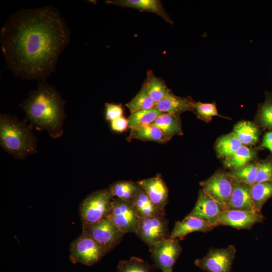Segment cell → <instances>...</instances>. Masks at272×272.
I'll list each match as a JSON object with an SVG mask.
<instances>
[{
	"instance_id": "obj_1",
	"label": "cell",
	"mask_w": 272,
	"mask_h": 272,
	"mask_svg": "<svg viewBox=\"0 0 272 272\" xmlns=\"http://www.w3.org/2000/svg\"><path fill=\"white\" fill-rule=\"evenodd\" d=\"M70 34L66 23L52 7L17 11L1 33L7 66L22 79L45 82L69 43Z\"/></svg>"
},
{
	"instance_id": "obj_34",
	"label": "cell",
	"mask_w": 272,
	"mask_h": 272,
	"mask_svg": "<svg viewBox=\"0 0 272 272\" xmlns=\"http://www.w3.org/2000/svg\"><path fill=\"white\" fill-rule=\"evenodd\" d=\"M272 181V158L258 163L256 183Z\"/></svg>"
},
{
	"instance_id": "obj_18",
	"label": "cell",
	"mask_w": 272,
	"mask_h": 272,
	"mask_svg": "<svg viewBox=\"0 0 272 272\" xmlns=\"http://www.w3.org/2000/svg\"><path fill=\"white\" fill-rule=\"evenodd\" d=\"M106 3L124 8H133L155 13L167 22L171 24L173 23L165 11L161 1L158 0H108L106 1Z\"/></svg>"
},
{
	"instance_id": "obj_14",
	"label": "cell",
	"mask_w": 272,
	"mask_h": 272,
	"mask_svg": "<svg viewBox=\"0 0 272 272\" xmlns=\"http://www.w3.org/2000/svg\"><path fill=\"white\" fill-rule=\"evenodd\" d=\"M137 183L154 204L164 209L168 200V189L161 175Z\"/></svg>"
},
{
	"instance_id": "obj_10",
	"label": "cell",
	"mask_w": 272,
	"mask_h": 272,
	"mask_svg": "<svg viewBox=\"0 0 272 272\" xmlns=\"http://www.w3.org/2000/svg\"><path fill=\"white\" fill-rule=\"evenodd\" d=\"M182 248L178 239H164L150 248L155 265L162 272L172 271Z\"/></svg>"
},
{
	"instance_id": "obj_13",
	"label": "cell",
	"mask_w": 272,
	"mask_h": 272,
	"mask_svg": "<svg viewBox=\"0 0 272 272\" xmlns=\"http://www.w3.org/2000/svg\"><path fill=\"white\" fill-rule=\"evenodd\" d=\"M224 210L218 202L200 189L196 203L188 216L199 219L216 227L218 226L219 217Z\"/></svg>"
},
{
	"instance_id": "obj_31",
	"label": "cell",
	"mask_w": 272,
	"mask_h": 272,
	"mask_svg": "<svg viewBox=\"0 0 272 272\" xmlns=\"http://www.w3.org/2000/svg\"><path fill=\"white\" fill-rule=\"evenodd\" d=\"M257 122L263 128L272 130V93L266 92L264 102L260 104L257 115Z\"/></svg>"
},
{
	"instance_id": "obj_8",
	"label": "cell",
	"mask_w": 272,
	"mask_h": 272,
	"mask_svg": "<svg viewBox=\"0 0 272 272\" xmlns=\"http://www.w3.org/2000/svg\"><path fill=\"white\" fill-rule=\"evenodd\" d=\"M202 190L224 209H228L233 189V179L229 173L216 172L208 179L200 183Z\"/></svg>"
},
{
	"instance_id": "obj_3",
	"label": "cell",
	"mask_w": 272,
	"mask_h": 272,
	"mask_svg": "<svg viewBox=\"0 0 272 272\" xmlns=\"http://www.w3.org/2000/svg\"><path fill=\"white\" fill-rule=\"evenodd\" d=\"M26 123L14 115H0L1 146L18 160L24 159L37 151L36 137Z\"/></svg>"
},
{
	"instance_id": "obj_32",
	"label": "cell",
	"mask_w": 272,
	"mask_h": 272,
	"mask_svg": "<svg viewBox=\"0 0 272 272\" xmlns=\"http://www.w3.org/2000/svg\"><path fill=\"white\" fill-rule=\"evenodd\" d=\"M116 272H151V269L149 264L143 259L131 257L128 260H120Z\"/></svg>"
},
{
	"instance_id": "obj_37",
	"label": "cell",
	"mask_w": 272,
	"mask_h": 272,
	"mask_svg": "<svg viewBox=\"0 0 272 272\" xmlns=\"http://www.w3.org/2000/svg\"><path fill=\"white\" fill-rule=\"evenodd\" d=\"M260 147L267 149L272 153V130L264 134Z\"/></svg>"
},
{
	"instance_id": "obj_20",
	"label": "cell",
	"mask_w": 272,
	"mask_h": 272,
	"mask_svg": "<svg viewBox=\"0 0 272 272\" xmlns=\"http://www.w3.org/2000/svg\"><path fill=\"white\" fill-rule=\"evenodd\" d=\"M151 124L159 128L170 140L183 134L180 116L162 113Z\"/></svg>"
},
{
	"instance_id": "obj_25",
	"label": "cell",
	"mask_w": 272,
	"mask_h": 272,
	"mask_svg": "<svg viewBox=\"0 0 272 272\" xmlns=\"http://www.w3.org/2000/svg\"><path fill=\"white\" fill-rule=\"evenodd\" d=\"M255 151L242 145L235 152L225 158L224 164L232 170L240 169L255 157Z\"/></svg>"
},
{
	"instance_id": "obj_4",
	"label": "cell",
	"mask_w": 272,
	"mask_h": 272,
	"mask_svg": "<svg viewBox=\"0 0 272 272\" xmlns=\"http://www.w3.org/2000/svg\"><path fill=\"white\" fill-rule=\"evenodd\" d=\"M113 198L109 187L93 192L85 198L80 206L82 226L107 218L111 210Z\"/></svg>"
},
{
	"instance_id": "obj_29",
	"label": "cell",
	"mask_w": 272,
	"mask_h": 272,
	"mask_svg": "<svg viewBox=\"0 0 272 272\" xmlns=\"http://www.w3.org/2000/svg\"><path fill=\"white\" fill-rule=\"evenodd\" d=\"M258 163H248L243 168L229 172L232 178L238 182L252 185L256 183Z\"/></svg>"
},
{
	"instance_id": "obj_24",
	"label": "cell",
	"mask_w": 272,
	"mask_h": 272,
	"mask_svg": "<svg viewBox=\"0 0 272 272\" xmlns=\"http://www.w3.org/2000/svg\"><path fill=\"white\" fill-rule=\"evenodd\" d=\"M114 198L131 201L138 193L141 187L137 182L132 181H118L109 187Z\"/></svg>"
},
{
	"instance_id": "obj_11",
	"label": "cell",
	"mask_w": 272,
	"mask_h": 272,
	"mask_svg": "<svg viewBox=\"0 0 272 272\" xmlns=\"http://www.w3.org/2000/svg\"><path fill=\"white\" fill-rule=\"evenodd\" d=\"M234 246L225 248H212L201 258L195 260V264L207 272H230L235 257Z\"/></svg>"
},
{
	"instance_id": "obj_38",
	"label": "cell",
	"mask_w": 272,
	"mask_h": 272,
	"mask_svg": "<svg viewBox=\"0 0 272 272\" xmlns=\"http://www.w3.org/2000/svg\"><path fill=\"white\" fill-rule=\"evenodd\" d=\"M165 272H172V271H165Z\"/></svg>"
},
{
	"instance_id": "obj_9",
	"label": "cell",
	"mask_w": 272,
	"mask_h": 272,
	"mask_svg": "<svg viewBox=\"0 0 272 272\" xmlns=\"http://www.w3.org/2000/svg\"><path fill=\"white\" fill-rule=\"evenodd\" d=\"M135 234L149 248L169 237L168 221L165 216L140 218Z\"/></svg>"
},
{
	"instance_id": "obj_6",
	"label": "cell",
	"mask_w": 272,
	"mask_h": 272,
	"mask_svg": "<svg viewBox=\"0 0 272 272\" xmlns=\"http://www.w3.org/2000/svg\"><path fill=\"white\" fill-rule=\"evenodd\" d=\"M107 218L124 233H135L140 217L132 201L113 198Z\"/></svg>"
},
{
	"instance_id": "obj_30",
	"label": "cell",
	"mask_w": 272,
	"mask_h": 272,
	"mask_svg": "<svg viewBox=\"0 0 272 272\" xmlns=\"http://www.w3.org/2000/svg\"><path fill=\"white\" fill-rule=\"evenodd\" d=\"M162 113L156 108L140 110L132 113L127 118L130 128L139 125L151 124L157 117Z\"/></svg>"
},
{
	"instance_id": "obj_19",
	"label": "cell",
	"mask_w": 272,
	"mask_h": 272,
	"mask_svg": "<svg viewBox=\"0 0 272 272\" xmlns=\"http://www.w3.org/2000/svg\"><path fill=\"white\" fill-rule=\"evenodd\" d=\"M128 140L152 141L165 143L170 140L157 126L152 124L142 125L130 128Z\"/></svg>"
},
{
	"instance_id": "obj_12",
	"label": "cell",
	"mask_w": 272,
	"mask_h": 272,
	"mask_svg": "<svg viewBox=\"0 0 272 272\" xmlns=\"http://www.w3.org/2000/svg\"><path fill=\"white\" fill-rule=\"evenodd\" d=\"M265 219L261 213L254 211L224 210L218 219V226H227L237 229H250Z\"/></svg>"
},
{
	"instance_id": "obj_35",
	"label": "cell",
	"mask_w": 272,
	"mask_h": 272,
	"mask_svg": "<svg viewBox=\"0 0 272 272\" xmlns=\"http://www.w3.org/2000/svg\"><path fill=\"white\" fill-rule=\"evenodd\" d=\"M105 117L107 121H112L122 116L123 109L121 104L106 103Z\"/></svg>"
},
{
	"instance_id": "obj_2",
	"label": "cell",
	"mask_w": 272,
	"mask_h": 272,
	"mask_svg": "<svg viewBox=\"0 0 272 272\" xmlns=\"http://www.w3.org/2000/svg\"><path fill=\"white\" fill-rule=\"evenodd\" d=\"M65 102L54 86L42 82L20 106L31 129L46 130L52 138L57 139L63 132Z\"/></svg>"
},
{
	"instance_id": "obj_16",
	"label": "cell",
	"mask_w": 272,
	"mask_h": 272,
	"mask_svg": "<svg viewBox=\"0 0 272 272\" xmlns=\"http://www.w3.org/2000/svg\"><path fill=\"white\" fill-rule=\"evenodd\" d=\"M215 227L195 217L187 216L181 221H176L169 238L183 239L188 234L193 232H207Z\"/></svg>"
},
{
	"instance_id": "obj_5",
	"label": "cell",
	"mask_w": 272,
	"mask_h": 272,
	"mask_svg": "<svg viewBox=\"0 0 272 272\" xmlns=\"http://www.w3.org/2000/svg\"><path fill=\"white\" fill-rule=\"evenodd\" d=\"M70 252L72 262L88 266L96 263L108 253L100 244L84 233L71 244Z\"/></svg>"
},
{
	"instance_id": "obj_22",
	"label": "cell",
	"mask_w": 272,
	"mask_h": 272,
	"mask_svg": "<svg viewBox=\"0 0 272 272\" xmlns=\"http://www.w3.org/2000/svg\"><path fill=\"white\" fill-rule=\"evenodd\" d=\"M233 132L242 144L247 146L253 145L256 143L260 135V131L256 124L247 121L237 123L234 127Z\"/></svg>"
},
{
	"instance_id": "obj_7",
	"label": "cell",
	"mask_w": 272,
	"mask_h": 272,
	"mask_svg": "<svg viewBox=\"0 0 272 272\" xmlns=\"http://www.w3.org/2000/svg\"><path fill=\"white\" fill-rule=\"evenodd\" d=\"M82 229L83 233L98 242L108 253L121 242L125 234L107 218L94 224L83 225Z\"/></svg>"
},
{
	"instance_id": "obj_36",
	"label": "cell",
	"mask_w": 272,
	"mask_h": 272,
	"mask_svg": "<svg viewBox=\"0 0 272 272\" xmlns=\"http://www.w3.org/2000/svg\"><path fill=\"white\" fill-rule=\"evenodd\" d=\"M110 127L112 131L121 132L129 127L127 119L122 116L110 121Z\"/></svg>"
},
{
	"instance_id": "obj_21",
	"label": "cell",
	"mask_w": 272,
	"mask_h": 272,
	"mask_svg": "<svg viewBox=\"0 0 272 272\" xmlns=\"http://www.w3.org/2000/svg\"><path fill=\"white\" fill-rule=\"evenodd\" d=\"M131 201L140 218L165 216L164 209L154 204L141 188Z\"/></svg>"
},
{
	"instance_id": "obj_15",
	"label": "cell",
	"mask_w": 272,
	"mask_h": 272,
	"mask_svg": "<svg viewBox=\"0 0 272 272\" xmlns=\"http://www.w3.org/2000/svg\"><path fill=\"white\" fill-rule=\"evenodd\" d=\"M195 103L191 97L177 96L171 90L164 99L156 104L154 108L162 113L180 116L184 112L193 111Z\"/></svg>"
},
{
	"instance_id": "obj_27",
	"label": "cell",
	"mask_w": 272,
	"mask_h": 272,
	"mask_svg": "<svg viewBox=\"0 0 272 272\" xmlns=\"http://www.w3.org/2000/svg\"><path fill=\"white\" fill-rule=\"evenodd\" d=\"M243 145L241 142L232 132L220 137L216 144L218 156L226 158L235 152Z\"/></svg>"
},
{
	"instance_id": "obj_23",
	"label": "cell",
	"mask_w": 272,
	"mask_h": 272,
	"mask_svg": "<svg viewBox=\"0 0 272 272\" xmlns=\"http://www.w3.org/2000/svg\"><path fill=\"white\" fill-rule=\"evenodd\" d=\"M145 83L150 96L156 104L164 99L171 91L164 80L156 76L152 71L147 72Z\"/></svg>"
},
{
	"instance_id": "obj_17",
	"label": "cell",
	"mask_w": 272,
	"mask_h": 272,
	"mask_svg": "<svg viewBox=\"0 0 272 272\" xmlns=\"http://www.w3.org/2000/svg\"><path fill=\"white\" fill-rule=\"evenodd\" d=\"M251 185L233 179V189L227 210L254 211Z\"/></svg>"
},
{
	"instance_id": "obj_33",
	"label": "cell",
	"mask_w": 272,
	"mask_h": 272,
	"mask_svg": "<svg viewBox=\"0 0 272 272\" xmlns=\"http://www.w3.org/2000/svg\"><path fill=\"white\" fill-rule=\"evenodd\" d=\"M193 111L198 118L207 122H210L213 116L225 117L218 113L215 102L211 103L195 102Z\"/></svg>"
},
{
	"instance_id": "obj_28",
	"label": "cell",
	"mask_w": 272,
	"mask_h": 272,
	"mask_svg": "<svg viewBox=\"0 0 272 272\" xmlns=\"http://www.w3.org/2000/svg\"><path fill=\"white\" fill-rule=\"evenodd\" d=\"M131 113L140 110L154 108L156 104L150 96L145 83L140 91L129 102L126 104Z\"/></svg>"
},
{
	"instance_id": "obj_26",
	"label": "cell",
	"mask_w": 272,
	"mask_h": 272,
	"mask_svg": "<svg viewBox=\"0 0 272 272\" xmlns=\"http://www.w3.org/2000/svg\"><path fill=\"white\" fill-rule=\"evenodd\" d=\"M250 191L254 210L261 213L263 205L272 197V181L255 183L251 185Z\"/></svg>"
}]
</instances>
